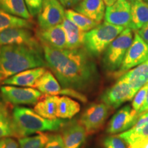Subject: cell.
<instances>
[{"instance_id":"6da1fadb","label":"cell","mask_w":148,"mask_h":148,"mask_svg":"<svg viewBox=\"0 0 148 148\" xmlns=\"http://www.w3.org/2000/svg\"><path fill=\"white\" fill-rule=\"evenodd\" d=\"M41 45L47 65L62 88L85 92L96 82L97 66L84 47L60 49Z\"/></svg>"},{"instance_id":"7a4b0ae2","label":"cell","mask_w":148,"mask_h":148,"mask_svg":"<svg viewBox=\"0 0 148 148\" xmlns=\"http://www.w3.org/2000/svg\"><path fill=\"white\" fill-rule=\"evenodd\" d=\"M47 66L42 48L26 45H0V84L25 70Z\"/></svg>"},{"instance_id":"3957f363","label":"cell","mask_w":148,"mask_h":148,"mask_svg":"<svg viewBox=\"0 0 148 148\" xmlns=\"http://www.w3.org/2000/svg\"><path fill=\"white\" fill-rule=\"evenodd\" d=\"M12 127L15 137H26L35 133L58 131L67 121L65 119H47L37 114L33 109L15 106L12 112Z\"/></svg>"},{"instance_id":"277c9868","label":"cell","mask_w":148,"mask_h":148,"mask_svg":"<svg viewBox=\"0 0 148 148\" xmlns=\"http://www.w3.org/2000/svg\"><path fill=\"white\" fill-rule=\"evenodd\" d=\"M125 28L106 22L99 23L86 32L84 47L91 56H98L110 45Z\"/></svg>"},{"instance_id":"5b68a950","label":"cell","mask_w":148,"mask_h":148,"mask_svg":"<svg viewBox=\"0 0 148 148\" xmlns=\"http://www.w3.org/2000/svg\"><path fill=\"white\" fill-rule=\"evenodd\" d=\"M132 29L125 28L104 51L103 66L108 72H116L121 66L127 50L132 45Z\"/></svg>"},{"instance_id":"8992f818","label":"cell","mask_w":148,"mask_h":148,"mask_svg":"<svg viewBox=\"0 0 148 148\" xmlns=\"http://www.w3.org/2000/svg\"><path fill=\"white\" fill-rule=\"evenodd\" d=\"M0 92L6 103L12 105H34L38 102L43 94L36 88L17 87L11 85H3Z\"/></svg>"},{"instance_id":"52a82bcc","label":"cell","mask_w":148,"mask_h":148,"mask_svg":"<svg viewBox=\"0 0 148 148\" xmlns=\"http://www.w3.org/2000/svg\"><path fill=\"white\" fill-rule=\"evenodd\" d=\"M148 60V45L135 32L132 43L127 50L121 66L115 73V75L120 77L130 69L139 65Z\"/></svg>"},{"instance_id":"ba28073f","label":"cell","mask_w":148,"mask_h":148,"mask_svg":"<svg viewBox=\"0 0 148 148\" xmlns=\"http://www.w3.org/2000/svg\"><path fill=\"white\" fill-rule=\"evenodd\" d=\"M64 8L58 0H44L37 16L39 29H45L62 24L66 17Z\"/></svg>"},{"instance_id":"9c48e42d","label":"cell","mask_w":148,"mask_h":148,"mask_svg":"<svg viewBox=\"0 0 148 148\" xmlns=\"http://www.w3.org/2000/svg\"><path fill=\"white\" fill-rule=\"evenodd\" d=\"M135 95L128 83L119 77L115 84L103 92L101 100L110 108L116 109L122 103L132 100Z\"/></svg>"},{"instance_id":"30bf717a","label":"cell","mask_w":148,"mask_h":148,"mask_svg":"<svg viewBox=\"0 0 148 148\" xmlns=\"http://www.w3.org/2000/svg\"><path fill=\"white\" fill-rule=\"evenodd\" d=\"M8 45L42 48L39 40L33 35L30 29L23 27H10L0 32V45Z\"/></svg>"},{"instance_id":"8fae6325","label":"cell","mask_w":148,"mask_h":148,"mask_svg":"<svg viewBox=\"0 0 148 148\" xmlns=\"http://www.w3.org/2000/svg\"><path fill=\"white\" fill-rule=\"evenodd\" d=\"M110 109L104 103H92L83 112L79 122L83 125L88 134L101 128L108 117Z\"/></svg>"},{"instance_id":"7c38bea8","label":"cell","mask_w":148,"mask_h":148,"mask_svg":"<svg viewBox=\"0 0 148 148\" xmlns=\"http://www.w3.org/2000/svg\"><path fill=\"white\" fill-rule=\"evenodd\" d=\"M104 21L132 29L131 3L127 0H117L110 6H106Z\"/></svg>"},{"instance_id":"4fadbf2b","label":"cell","mask_w":148,"mask_h":148,"mask_svg":"<svg viewBox=\"0 0 148 148\" xmlns=\"http://www.w3.org/2000/svg\"><path fill=\"white\" fill-rule=\"evenodd\" d=\"M138 116V112L130 106H123L111 118L106 128V132L113 135L128 130L135 125Z\"/></svg>"},{"instance_id":"5bb4252c","label":"cell","mask_w":148,"mask_h":148,"mask_svg":"<svg viewBox=\"0 0 148 148\" xmlns=\"http://www.w3.org/2000/svg\"><path fill=\"white\" fill-rule=\"evenodd\" d=\"M61 131L64 148H80L88 134L83 125L76 120L66 121Z\"/></svg>"},{"instance_id":"9a60e30c","label":"cell","mask_w":148,"mask_h":148,"mask_svg":"<svg viewBox=\"0 0 148 148\" xmlns=\"http://www.w3.org/2000/svg\"><path fill=\"white\" fill-rule=\"evenodd\" d=\"M37 38L40 43L55 49H66V34L62 24L45 29H39L37 32Z\"/></svg>"},{"instance_id":"2e32d148","label":"cell","mask_w":148,"mask_h":148,"mask_svg":"<svg viewBox=\"0 0 148 148\" xmlns=\"http://www.w3.org/2000/svg\"><path fill=\"white\" fill-rule=\"evenodd\" d=\"M46 71V68L42 66L25 70L5 79L1 84L33 88L37 80Z\"/></svg>"},{"instance_id":"e0dca14e","label":"cell","mask_w":148,"mask_h":148,"mask_svg":"<svg viewBox=\"0 0 148 148\" xmlns=\"http://www.w3.org/2000/svg\"><path fill=\"white\" fill-rule=\"evenodd\" d=\"M73 10L92 21L101 23L104 18L106 5L103 0H82Z\"/></svg>"},{"instance_id":"ac0fdd59","label":"cell","mask_w":148,"mask_h":148,"mask_svg":"<svg viewBox=\"0 0 148 148\" xmlns=\"http://www.w3.org/2000/svg\"><path fill=\"white\" fill-rule=\"evenodd\" d=\"M119 77L128 83L136 94L140 88L148 84V60L125 72Z\"/></svg>"},{"instance_id":"d6986e66","label":"cell","mask_w":148,"mask_h":148,"mask_svg":"<svg viewBox=\"0 0 148 148\" xmlns=\"http://www.w3.org/2000/svg\"><path fill=\"white\" fill-rule=\"evenodd\" d=\"M62 25L66 34V49H76L84 47L86 32L66 17L62 21Z\"/></svg>"},{"instance_id":"ffe728a7","label":"cell","mask_w":148,"mask_h":148,"mask_svg":"<svg viewBox=\"0 0 148 148\" xmlns=\"http://www.w3.org/2000/svg\"><path fill=\"white\" fill-rule=\"evenodd\" d=\"M44 95H63L64 88L62 87L58 79L50 71H46L37 80L34 87Z\"/></svg>"},{"instance_id":"44dd1931","label":"cell","mask_w":148,"mask_h":148,"mask_svg":"<svg viewBox=\"0 0 148 148\" xmlns=\"http://www.w3.org/2000/svg\"><path fill=\"white\" fill-rule=\"evenodd\" d=\"M58 96L44 95L35 104L34 110L45 119H58Z\"/></svg>"},{"instance_id":"7402d4cb","label":"cell","mask_w":148,"mask_h":148,"mask_svg":"<svg viewBox=\"0 0 148 148\" xmlns=\"http://www.w3.org/2000/svg\"><path fill=\"white\" fill-rule=\"evenodd\" d=\"M132 30L136 31L148 23V3L136 0L131 3Z\"/></svg>"},{"instance_id":"603a6c76","label":"cell","mask_w":148,"mask_h":148,"mask_svg":"<svg viewBox=\"0 0 148 148\" xmlns=\"http://www.w3.org/2000/svg\"><path fill=\"white\" fill-rule=\"evenodd\" d=\"M80 110V105L69 96L59 97L58 118L62 119H72Z\"/></svg>"},{"instance_id":"cb8c5ba5","label":"cell","mask_w":148,"mask_h":148,"mask_svg":"<svg viewBox=\"0 0 148 148\" xmlns=\"http://www.w3.org/2000/svg\"><path fill=\"white\" fill-rule=\"evenodd\" d=\"M0 9L18 17L29 20L31 18L24 0H0Z\"/></svg>"},{"instance_id":"d4e9b609","label":"cell","mask_w":148,"mask_h":148,"mask_svg":"<svg viewBox=\"0 0 148 148\" xmlns=\"http://www.w3.org/2000/svg\"><path fill=\"white\" fill-rule=\"evenodd\" d=\"M10 27H23L31 29L32 22L29 19L10 14L0 9V32Z\"/></svg>"},{"instance_id":"484cf974","label":"cell","mask_w":148,"mask_h":148,"mask_svg":"<svg viewBox=\"0 0 148 148\" xmlns=\"http://www.w3.org/2000/svg\"><path fill=\"white\" fill-rule=\"evenodd\" d=\"M65 16L85 32L93 29L99 24L72 9H67L65 11Z\"/></svg>"},{"instance_id":"4316f807","label":"cell","mask_w":148,"mask_h":148,"mask_svg":"<svg viewBox=\"0 0 148 148\" xmlns=\"http://www.w3.org/2000/svg\"><path fill=\"white\" fill-rule=\"evenodd\" d=\"M8 136H14L12 116L5 105L0 101V139Z\"/></svg>"},{"instance_id":"83f0119b","label":"cell","mask_w":148,"mask_h":148,"mask_svg":"<svg viewBox=\"0 0 148 148\" xmlns=\"http://www.w3.org/2000/svg\"><path fill=\"white\" fill-rule=\"evenodd\" d=\"M49 134L40 132L34 136L19 138V148H45L49 140Z\"/></svg>"},{"instance_id":"f1b7e54d","label":"cell","mask_w":148,"mask_h":148,"mask_svg":"<svg viewBox=\"0 0 148 148\" xmlns=\"http://www.w3.org/2000/svg\"><path fill=\"white\" fill-rule=\"evenodd\" d=\"M118 136L124 140L127 145L133 143L135 140L148 138V123L136 130L129 129L124 132L119 134Z\"/></svg>"},{"instance_id":"f546056e","label":"cell","mask_w":148,"mask_h":148,"mask_svg":"<svg viewBox=\"0 0 148 148\" xmlns=\"http://www.w3.org/2000/svg\"><path fill=\"white\" fill-rule=\"evenodd\" d=\"M148 88V84L143 86L138 91L136 92V95L133 98L132 103V108L138 112V111L143 105L145 101L146 95H147V91Z\"/></svg>"},{"instance_id":"4dcf8cb0","label":"cell","mask_w":148,"mask_h":148,"mask_svg":"<svg viewBox=\"0 0 148 148\" xmlns=\"http://www.w3.org/2000/svg\"><path fill=\"white\" fill-rule=\"evenodd\" d=\"M103 145L104 148H127L124 140L118 135L107 136L103 140Z\"/></svg>"},{"instance_id":"1f68e13d","label":"cell","mask_w":148,"mask_h":148,"mask_svg":"<svg viewBox=\"0 0 148 148\" xmlns=\"http://www.w3.org/2000/svg\"><path fill=\"white\" fill-rule=\"evenodd\" d=\"M27 9L31 16H36L38 15L41 10L44 0H24Z\"/></svg>"},{"instance_id":"d6a6232c","label":"cell","mask_w":148,"mask_h":148,"mask_svg":"<svg viewBox=\"0 0 148 148\" xmlns=\"http://www.w3.org/2000/svg\"><path fill=\"white\" fill-rule=\"evenodd\" d=\"M45 148H64L61 134H49V140Z\"/></svg>"},{"instance_id":"836d02e7","label":"cell","mask_w":148,"mask_h":148,"mask_svg":"<svg viewBox=\"0 0 148 148\" xmlns=\"http://www.w3.org/2000/svg\"><path fill=\"white\" fill-rule=\"evenodd\" d=\"M0 148H18V143L10 136L2 138L0 139Z\"/></svg>"},{"instance_id":"e575fe53","label":"cell","mask_w":148,"mask_h":148,"mask_svg":"<svg viewBox=\"0 0 148 148\" xmlns=\"http://www.w3.org/2000/svg\"><path fill=\"white\" fill-rule=\"evenodd\" d=\"M148 123V111L147 112H143V113L139 114V116H138V118L136 121L135 125L131 128L136 130L139 127L143 126L144 125L146 124V123Z\"/></svg>"},{"instance_id":"d590c367","label":"cell","mask_w":148,"mask_h":148,"mask_svg":"<svg viewBox=\"0 0 148 148\" xmlns=\"http://www.w3.org/2000/svg\"><path fill=\"white\" fill-rule=\"evenodd\" d=\"M127 148H148V138L135 140L127 145Z\"/></svg>"},{"instance_id":"8d00e7d4","label":"cell","mask_w":148,"mask_h":148,"mask_svg":"<svg viewBox=\"0 0 148 148\" xmlns=\"http://www.w3.org/2000/svg\"><path fill=\"white\" fill-rule=\"evenodd\" d=\"M61 4H62L64 8H74L77 5H78L82 0H58Z\"/></svg>"},{"instance_id":"74e56055","label":"cell","mask_w":148,"mask_h":148,"mask_svg":"<svg viewBox=\"0 0 148 148\" xmlns=\"http://www.w3.org/2000/svg\"><path fill=\"white\" fill-rule=\"evenodd\" d=\"M137 33L140 38L143 40V41L148 45V23L138 29Z\"/></svg>"},{"instance_id":"f35d334b","label":"cell","mask_w":148,"mask_h":148,"mask_svg":"<svg viewBox=\"0 0 148 148\" xmlns=\"http://www.w3.org/2000/svg\"><path fill=\"white\" fill-rule=\"evenodd\" d=\"M148 111V88H147V95H146V98H145V101L144 102L143 105L142 106L141 108L138 111V114L143 113V112H147Z\"/></svg>"},{"instance_id":"ab89813d","label":"cell","mask_w":148,"mask_h":148,"mask_svg":"<svg viewBox=\"0 0 148 148\" xmlns=\"http://www.w3.org/2000/svg\"><path fill=\"white\" fill-rule=\"evenodd\" d=\"M103 1L106 6H110V5L115 3L117 0H103Z\"/></svg>"},{"instance_id":"60d3db41","label":"cell","mask_w":148,"mask_h":148,"mask_svg":"<svg viewBox=\"0 0 148 148\" xmlns=\"http://www.w3.org/2000/svg\"><path fill=\"white\" fill-rule=\"evenodd\" d=\"M127 1H129L130 3H132V2H133V1H136V0H127Z\"/></svg>"},{"instance_id":"b9f144b4","label":"cell","mask_w":148,"mask_h":148,"mask_svg":"<svg viewBox=\"0 0 148 148\" xmlns=\"http://www.w3.org/2000/svg\"><path fill=\"white\" fill-rule=\"evenodd\" d=\"M146 1H147V2H148V0H146Z\"/></svg>"}]
</instances>
